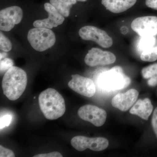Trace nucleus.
Listing matches in <instances>:
<instances>
[{"instance_id": "nucleus-1", "label": "nucleus", "mask_w": 157, "mask_h": 157, "mask_svg": "<svg viewBox=\"0 0 157 157\" xmlns=\"http://www.w3.org/2000/svg\"><path fill=\"white\" fill-rule=\"evenodd\" d=\"M27 76L24 70L17 67H11L5 73L2 82L4 95L9 100L15 101L25 90Z\"/></svg>"}, {"instance_id": "nucleus-2", "label": "nucleus", "mask_w": 157, "mask_h": 157, "mask_svg": "<svg viewBox=\"0 0 157 157\" xmlns=\"http://www.w3.org/2000/svg\"><path fill=\"white\" fill-rule=\"evenodd\" d=\"M39 105L43 115L50 120L61 117L66 111L65 100L55 89L48 88L40 94Z\"/></svg>"}, {"instance_id": "nucleus-3", "label": "nucleus", "mask_w": 157, "mask_h": 157, "mask_svg": "<svg viewBox=\"0 0 157 157\" xmlns=\"http://www.w3.org/2000/svg\"><path fill=\"white\" fill-rule=\"evenodd\" d=\"M99 81L101 87L110 91L123 89L131 82L130 78L124 74L122 68L119 66H115L102 73Z\"/></svg>"}, {"instance_id": "nucleus-4", "label": "nucleus", "mask_w": 157, "mask_h": 157, "mask_svg": "<svg viewBox=\"0 0 157 157\" xmlns=\"http://www.w3.org/2000/svg\"><path fill=\"white\" fill-rule=\"evenodd\" d=\"M27 39L35 50L43 52L52 47L56 42L55 34L50 29L38 27L29 31Z\"/></svg>"}, {"instance_id": "nucleus-5", "label": "nucleus", "mask_w": 157, "mask_h": 157, "mask_svg": "<svg viewBox=\"0 0 157 157\" xmlns=\"http://www.w3.org/2000/svg\"><path fill=\"white\" fill-rule=\"evenodd\" d=\"M71 144L78 151H83L89 148L94 151H99L106 149L109 145V141L104 137L76 136L72 138Z\"/></svg>"}, {"instance_id": "nucleus-6", "label": "nucleus", "mask_w": 157, "mask_h": 157, "mask_svg": "<svg viewBox=\"0 0 157 157\" xmlns=\"http://www.w3.org/2000/svg\"><path fill=\"white\" fill-rule=\"evenodd\" d=\"M78 34L83 40L94 41L103 48H109L113 43L112 38L105 31L93 26L83 27Z\"/></svg>"}, {"instance_id": "nucleus-7", "label": "nucleus", "mask_w": 157, "mask_h": 157, "mask_svg": "<svg viewBox=\"0 0 157 157\" xmlns=\"http://www.w3.org/2000/svg\"><path fill=\"white\" fill-rule=\"evenodd\" d=\"M131 27L141 37L157 36V17L147 16L137 17L132 21Z\"/></svg>"}, {"instance_id": "nucleus-8", "label": "nucleus", "mask_w": 157, "mask_h": 157, "mask_svg": "<svg viewBox=\"0 0 157 157\" xmlns=\"http://www.w3.org/2000/svg\"><path fill=\"white\" fill-rule=\"evenodd\" d=\"M78 114L82 119L89 122L96 127L103 125L107 119V113L104 109L90 104L80 107Z\"/></svg>"}, {"instance_id": "nucleus-9", "label": "nucleus", "mask_w": 157, "mask_h": 157, "mask_svg": "<svg viewBox=\"0 0 157 157\" xmlns=\"http://www.w3.org/2000/svg\"><path fill=\"white\" fill-rule=\"evenodd\" d=\"M23 11L20 7L13 6L3 9L0 11V29L2 31L9 32L15 25L21 21Z\"/></svg>"}, {"instance_id": "nucleus-10", "label": "nucleus", "mask_w": 157, "mask_h": 157, "mask_svg": "<svg viewBox=\"0 0 157 157\" xmlns=\"http://www.w3.org/2000/svg\"><path fill=\"white\" fill-rule=\"evenodd\" d=\"M72 79L68 83L71 89L81 95L91 98L96 93V86L91 78L78 75H72Z\"/></svg>"}, {"instance_id": "nucleus-11", "label": "nucleus", "mask_w": 157, "mask_h": 157, "mask_svg": "<svg viewBox=\"0 0 157 157\" xmlns=\"http://www.w3.org/2000/svg\"><path fill=\"white\" fill-rule=\"evenodd\" d=\"M116 60V57L114 54L96 48L89 50L84 59L85 63L91 67L111 64Z\"/></svg>"}, {"instance_id": "nucleus-12", "label": "nucleus", "mask_w": 157, "mask_h": 157, "mask_svg": "<svg viewBox=\"0 0 157 157\" xmlns=\"http://www.w3.org/2000/svg\"><path fill=\"white\" fill-rule=\"evenodd\" d=\"M44 9L48 13V17L45 19L35 21L33 22V25L35 28L52 29L63 24L65 20L64 17L59 14L50 3H45L44 4Z\"/></svg>"}, {"instance_id": "nucleus-13", "label": "nucleus", "mask_w": 157, "mask_h": 157, "mask_svg": "<svg viewBox=\"0 0 157 157\" xmlns=\"http://www.w3.org/2000/svg\"><path fill=\"white\" fill-rule=\"evenodd\" d=\"M138 95V92L134 89L129 90L125 93H119L113 98L111 104L115 108L125 112L135 104Z\"/></svg>"}, {"instance_id": "nucleus-14", "label": "nucleus", "mask_w": 157, "mask_h": 157, "mask_svg": "<svg viewBox=\"0 0 157 157\" xmlns=\"http://www.w3.org/2000/svg\"><path fill=\"white\" fill-rule=\"evenodd\" d=\"M153 107L149 98L138 100L130 109V113L136 115L144 120H148L152 112Z\"/></svg>"}, {"instance_id": "nucleus-15", "label": "nucleus", "mask_w": 157, "mask_h": 157, "mask_svg": "<svg viewBox=\"0 0 157 157\" xmlns=\"http://www.w3.org/2000/svg\"><path fill=\"white\" fill-rule=\"evenodd\" d=\"M137 0H102V4L112 13H121L135 5Z\"/></svg>"}, {"instance_id": "nucleus-16", "label": "nucleus", "mask_w": 157, "mask_h": 157, "mask_svg": "<svg viewBox=\"0 0 157 157\" xmlns=\"http://www.w3.org/2000/svg\"><path fill=\"white\" fill-rule=\"evenodd\" d=\"M76 0H50V3L65 17H68L72 6L76 4Z\"/></svg>"}, {"instance_id": "nucleus-17", "label": "nucleus", "mask_w": 157, "mask_h": 157, "mask_svg": "<svg viewBox=\"0 0 157 157\" xmlns=\"http://www.w3.org/2000/svg\"><path fill=\"white\" fill-rule=\"evenodd\" d=\"M138 45V48L142 52L151 49L156 45L157 39L155 36L141 37Z\"/></svg>"}, {"instance_id": "nucleus-18", "label": "nucleus", "mask_w": 157, "mask_h": 157, "mask_svg": "<svg viewBox=\"0 0 157 157\" xmlns=\"http://www.w3.org/2000/svg\"><path fill=\"white\" fill-rule=\"evenodd\" d=\"M140 58L144 62H152L157 60V45L149 50L141 52Z\"/></svg>"}, {"instance_id": "nucleus-19", "label": "nucleus", "mask_w": 157, "mask_h": 157, "mask_svg": "<svg viewBox=\"0 0 157 157\" xmlns=\"http://www.w3.org/2000/svg\"><path fill=\"white\" fill-rule=\"evenodd\" d=\"M141 73L144 78L146 79L157 76V63L153 64L143 68Z\"/></svg>"}, {"instance_id": "nucleus-20", "label": "nucleus", "mask_w": 157, "mask_h": 157, "mask_svg": "<svg viewBox=\"0 0 157 157\" xmlns=\"http://www.w3.org/2000/svg\"><path fill=\"white\" fill-rule=\"evenodd\" d=\"M0 48L1 50L6 52L10 51L12 49V44L11 41L5 36L2 33L0 34Z\"/></svg>"}, {"instance_id": "nucleus-21", "label": "nucleus", "mask_w": 157, "mask_h": 157, "mask_svg": "<svg viewBox=\"0 0 157 157\" xmlns=\"http://www.w3.org/2000/svg\"><path fill=\"white\" fill-rule=\"evenodd\" d=\"M14 65L13 61L11 59L9 58L1 60L0 62V70L1 73H6L10 68L13 67Z\"/></svg>"}, {"instance_id": "nucleus-22", "label": "nucleus", "mask_w": 157, "mask_h": 157, "mask_svg": "<svg viewBox=\"0 0 157 157\" xmlns=\"http://www.w3.org/2000/svg\"><path fill=\"white\" fill-rule=\"evenodd\" d=\"M12 117L11 115L7 114L1 117L0 119V129L2 130L6 127H9L11 124Z\"/></svg>"}, {"instance_id": "nucleus-23", "label": "nucleus", "mask_w": 157, "mask_h": 157, "mask_svg": "<svg viewBox=\"0 0 157 157\" xmlns=\"http://www.w3.org/2000/svg\"><path fill=\"white\" fill-rule=\"evenodd\" d=\"M0 157H15V155L12 151L0 145Z\"/></svg>"}, {"instance_id": "nucleus-24", "label": "nucleus", "mask_w": 157, "mask_h": 157, "mask_svg": "<svg viewBox=\"0 0 157 157\" xmlns=\"http://www.w3.org/2000/svg\"><path fill=\"white\" fill-rule=\"evenodd\" d=\"M152 126L157 137V107L155 109L151 120Z\"/></svg>"}, {"instance_id": "nucleus-25", "label": "nucleus", "mask_w": 157, "mask_h": 157, "mask_svg": "<svg viewBox=\"0 0 157 157\" xmlns=\"http://www.w3.org/2000/svg\"><path fill=\"white\" fill-rule=\"evenodd\" d=\"M63 155L57 151L52 152L46 154H41L36 155L34 157H62Z\"/></svg>"}, {"instance_id": "nucleus-26", "label": "nucleus", "mask_w": 157, "mask_h": 157, "mask_svg": "<svg viewBox=\"0 0 157 157\" xmlns=\"http://www.w3.org/2000/svg\"><path fill=\"white\" fill-rule=\"evenodd\" d=\"M145 5L148 8L157 10V0H146Z\"/></svg>"}, {"instance_id": "nucleus-27", "label": "nucleus", "mask_w": 157, "mask_h": 157, "mask_svg": "<svg viewBox=\"0 0 157 157\" xmlns=\"http://www.w3.org/2000/svg\"><path fill=\"white\" fill-rule=\"evenodd\" d=\"M147 84L150 86H155L157 85V76H153L149 79Z\"/></svg>"}, {"instance_id": "nucleus-28", "label": "nucleus", "mask_w": 157, "mask_h": 157, "mask_svg": "<svg viewBox=\"0 0 157 157\" xmlns=\"http://www.w3.org/2000/svg\"><path fill=\"white\" fill-rule=\"evenodd\" d=\"M7 55H8V54H7V53H6V52H1V54H0V56H1L0 59H1V60L6 58V57H7Z\"/></svg>"}, {"instance_id": "nucleus-29", "label": "nucleus", "mask_w": 157, "mask_h": 157, "mask_svg": "<svg viewBox=\"0 0 157 157\" xmlns=\"http://www.w3.org/2000/svg\"><path fill=\"white\" fill-rule=\"evenodd\" d=\"M76 1H79V2H86V0H76Z\"/></svg>"}]
</instances>
